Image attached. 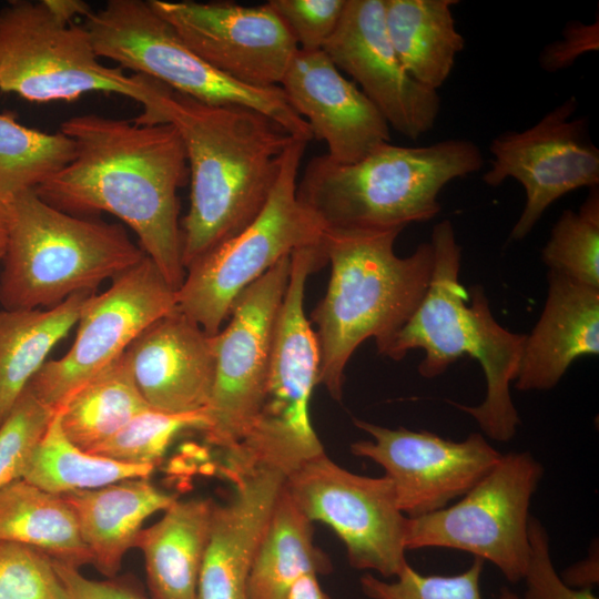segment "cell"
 I'll return each mask as SVG.
<instances>
[{
    "mask_svg": "<svg viewBox=\"0 0 599 599\" xmlns=\"http://www.w3.org/2000/svg\"><path fill=\"white\" fill-rule=\"evenodd\" d=\"M61 132L75 155L38 195L73 215L106 212L122 220L177 291L185 276L177 191L189 166L175 126L85 114L64 121Z\"/></svg>",
    "mask_w": 599,
    "mask_h": 599,
    "instance_id": "1",
    "label": "cell"
},
{
    "mask_svg": "<svg viewBox=\"0 0 599 599\" xmlns=\"http://www.w3.org/2000/svg\"><path fill=\"white\" fill-rule=\"evenodd\" d=\"M156 122L175 126L186 154L191 193L181 227L186 270L260 214L297 138L252 108L209 104L171 89L158 100Z\"/></svg>",
    "mask_w": 599,
    "mask_h": 599,
    "instance_id": "2",
    "label": "cell"
},
{
    "mask_svg": "<svg viewBox=\"0 0 599 599\" xmlns=\"http://www.w3.org/2000/svg\"><path fill=\"white\" fill-rule=\"evenodd\" d=\"M433 271L420 304L377 352L400 361L415 348L425 356L418 365L424 378H435L460 357L475 358L485 373L486 396L477 406L451 405L470 415L490 439L508 441L520 424L510 384L518 375L526 334L512 333L494 317L481 285L469 294L459 282L461 246L450 221L433 227Z\"/></svg>",
    "mask_w": 599,
    "mask_h": 599,
    "instance_id": "3",
    "label": "cell"
},
{
    "mask_svg": "<svg viewBox=\"0 0 599 599\" xmlns=\"http://www.w3.org/2000/svg\"><path fill=\"white\" fill-rule=\"evenodd\" d=\"M483 165L480 149L466 139L420 146L388 142L352 164L333 162L326 154L313 158L296 194L324 231L402 232L435 217L441 190Z\"/></svg>",
    "mask_w": 599,
    "mask_h": 599,
    "instance_id": "4",
    "label": "cell"
},
{
    "mask_svg": "<svg viewBox=\"0 0 599 599\" xmlns=\"http://www.w3.org/2000/svg\"><path fill=\"white\" fill-rule=\"evenodd\" d=\"M400 232L324 231L322 248L331 265L324 297L311 313L319 352V384L341 402L345 369L368 338L380 346L412 317L424 298L433 271V247L422 243L399 257Z\"/></svg>",
    "mask_w": 599,
    "mask_h": 599,
    "instance_id": "5",
    "label": "cell"
},
{
    "mask_svg": "<svg viewBox=\"0 0 599 599\" xmlns=\"http://www.w3.org/2000/svg\"><path fill=\"white\" fill-rule=\"evenodd\" d=\"M7 206L0 277L4 309L50 308L74 294L92 293L145 256L120 225L67 213L35 190L21 193Z\"/></svg>",
    "mask_w": 599,
    "mask_h": 599,
    "instance_id": "6",
    "label": "cell"
},
{
    "mask_svg": "<svg viewBox=\"0 0 599 599\" xmlns=\"http://www.w3.org/2000/svg\"><path fill=\"white\" fill-rule=\"evenodd\" d=\"M91 9L77 0H16L0 9V90L33 102L71 101L94 92L129 97L149 121L166 85L100 62L84 26Z\"/></svg>",
    "mask_w": 599,
    "mask_h": 599,
    "instance_id": "7",
    "label": "cell"
},
{
    "mask_svg": "<svg viewBox=\"0 0 599 599\" xmlns=\"http://www.w3.org/2000/svg\"><path fill=\"white\" fill-rule=\"evenodd\" d=\"M83 26L100 58L204 103L252 108L293 136L313 139L309 125L281 87H250L222 74L185 44L150 1L109 0L103 8L89 11Z\"/></svg>",
    "mask_w": 599,
    "mask_h": 599,
    "instance_id": "8",
    "label": "cell"
},
{
    "mask_svg": "<svg viewBox=\"0 0 599 599\" xmlns=\"http://www.w3.org/2000/svg\"><path fill=\"white\" fill-rule=\"evenodd\" d=\"M326 263L322 240L291 254L287 287L273 334L264 402L248 434L232 453L248 465L267 464L292 473L324 451L312 427L309 400L319 384V352L304 311L308 275Z\"/></svg>",
    "mask_w": 599,
    "mask_h": 599,
    "instance_id": "9",
    "label": "cell"
},
{
    "mask_svg": "<svg viewBox=\"0 0 599 599\" xmlns=\"http://www.w3.org/2000/svg\"><path fill=\"white\" fill-rule=\"evenodd\" d=\"M307 141L295 139L260 214L235 236L206 252L185 270L176 308L213 336L236 297L294 251L321 242L324 229L297 199L298 171Z\"/></svg>",
    "mask_w": 599,
    "mask_h": 599,
    "instance_id": "10",
    "label": "cell"
},
{
    "mask_svg": "<svg viewBox=\"0 0 599 599\" xmlns=\"http://www.w3.org/2000/svg\"><path fill=\"white\" fill-rule=\"evenodd\" d=\"M529 451H510L451 506L408 518L407 550L448 548L490 561L510 582L529 560V506L542 477Z\"/></svg>",
    "mask_w": 599,
    "mask_h": 599,
    "instance_id": "11",
    "label": "cell"
},
{
    "mask_svg": "<svg viewBox=\"0 0 599 599\" xmlns=\"http://www.w3.org/2000/svg\"><path fill=\"white\" fill-rule=\"evenodd\" d=\"M284 489L309 520L334 530L353 568L388 578L397 577L408 564L407 517L388 477L351 473L323 451L295 468Z\"/></svg>",
    "mask_w": 599,
    "mask_h": 599,
    "instance_id": "12",
    "label": "cell"
},
{
    "mask_svg": "<svg viewBox=\"0 0 599 599\" xmlns=\"http://www.w3.org/2000/svg\"><path fill=\"white\" fill-rule=\"evenodd\" d=\"M290 270L291 255L247 286L234 301L227 325L213 335L215 373L203 435L221 451L238 444L261 412Z\"/></svg>",
    "mask_w": 599,
    "mask_h": 599,
    "instance_id": "13",
    "label": "cell"
},
{
    "mask_svg": "<svg viewBox=\"0 0 599 599\" xmlns=\"http://www.w3.org/2000/svg\"><path fill=\"white\" fill-rule=\"evenodd\" d=\"M176 308V290L146 255L91 294L77 323V336L60 358L48 361L29 387L57 410L79 387L120 357L153 322Z\"/></svg>",
    "mask_w": 599,
    "mask_h": 599,
    "instance_id": "14",
    "label": "cell"
},
{
    "mask_svg": "<svg viewBox=\"0 0 599 599\" xmlns=\"http://www.w3.org/2000/svg\"><path fill=\"white\" fill-rule=\"evenodd\" d=\"M578 105L569 97L524 131H506L489 146L491 166L483 180L498 186L515 179L526 202L510 240L525 238L546 210L565 194L599 186V150L589 136L588 120L573 118Z\"/></svg>",
    "mask_w": 599,
    "mask_h": 599,
    "instance_id": "15",
    "label": "cell"
},
{
    "mask_svg": "<svg viewBox=\"0 0 599 599\" xmlns=\"http://www.w3.org/2000/svg\"><path fill=\"white\" fill-rule=\"evenodd\" d=\"M370 435L351 445L372 459L393 483L398 508L408 518L439 510L469 491L501 458L480 433L454 441L428 430L396 429L354 418Z\"/></svg>",
    "mask_w": 599,
    "mask_h": 599,
    "instance_id": "16",
    "label": "cell"
},
{
    "mask_svg": "<svg viewBox=\"0 0 599 599\" xmlns=\"http://www.w3.org/2000/svg\"><path fill=\"white\" fill-rule=\"evenodd\" d=\"M185 44L215 70L250 87H280L298 51L266 2L150 0Z\"/></svg>",
    "mask_w": 599,
    "mask_h": 599,
    "instance_id": "17",
    "label": "cell"
},
{
    "mask_svg": "<svg viewBox=\"0 0 599 599\" xmlns=\"http://www.w3.org/2000/svg\"><path fill=\"white\" fill-rule=\"evenodd\" d=\"M322 50L354 80L390 129L416 141L434 128L440 98L400 63L387 33L384 0H347Z\"/></svg>",
    "mask_w": 599,
    "mask_h": 599,
    "instance_id": "18",
    "label": "cell"
},
{
    "mask_svg": "<svg viewBox=\"0 0 599 599\" xmlns=\"http://www.w3.org/2000/svg\"><path fill=\"white\" fill-rule=\"evenodd\" d=\"M280 87L331 161L352 164L390 142L386 120L323 50H298Z\"/></svg>",
    "mask_w": 599,
    "mask_h": 599,
    "instance_id": "19",
    "label": "cell"
},
{
    "mask_svg": "<svg viewBox=\"0 0 599 599\" xmlns=\"http://www.w3.org/2000/svg\"><path fill=\"white\" fill-rule=\"evenodd\" d=\"M135 384L154 409H206L215 373L213 336L177 308L148 326L124 352Z\"/></svg>",
    "mask_w": 599,
    "mask_h": 599,
    "instance_id": "20",
    "label": "cell"
},
{
    "mask_svg": "<svg viewBox=\"0 0 599 599\" xmlns=\"http://www.w3.org/2000/svg\"><path fill=\"white\" fill-rule=\"evenodd\" d=\"M288 471L260 465L231 481L234 493L213 506L199 599H248V579Z\"/></svg>",
    "mask_w": 599,
    "mask_h": 599,
    "instance_id": "21",
    "label": "cell"
},
{
    "mask_svg": "<svg viewBox=\"0 0 599 599\" xmlns=\"http://www.w3.org/2000/svg\"><path fill=\"white\" fill-rule=\"evenodd\" d=\"M541 315L526 339L516 388L549 390L579 357L599 354V288L548 271Z\"/></svg>",
    "mask_w": 599,
    "mask_h": 599,
    "instance_id": "22",
    "label": "cell"
},
{
    "mask_svg": "<svg viewBox=\"0 0 599 599\" xmlns=\"http://www.w3.org/2000/svg\"><path fill=\"white\" fill-rule=\"evenodd\" d=\"M71 507L92 565L108 578L119 572L146 518L166 510L177 497L150 478H131L108 486L61 495Z\"/></svg>",
    "mask_w": 599,
    "mask_h": 599,
    "instance_id": "23",
    "label": "cell"
},
{
    "mask_svg": "<svg viewBox=\"0 0 599 599\" xmlns=\"http://www.w3.org/2000/svg\"><path fill=\"white\" fill-rule=\"evenodd\" d=\"M213 506L211 498L176 499L158 522L141 529L134 547L144 556L151 599H199Z\"/></svg>",
    "mask_w": 599,
    "mask_h": 599,
    "instance_id": "24",
    "label": "cell"
},
{
    "mask_svg": "<svg viewBox=\"0 0 599 599\" xmlns=\"http://www.w3.org/2000/svg\"><path fill=\"white\" fill-rule=\"evenodd\" d=\"M456 0H384L385 24L408 74L437 91L449 78L465 39L453 14Z\"/></svg>",
    "mask_w": 599,
    "mask_h": 599,
    "instance_id": "25",
    "label": "cell"
},
{
    "mask_svg": "<svg viewBox=\"0 0 599 599\" xmlns=\"http://www.w3.org/2000/svg\"><path fill=\"white\" fill-rule=\"evenodd\" d=\"M91 294H74L50 308L0 311V425L51 349L77 325Z\"/></svg>",
    "mask_w": 599,
    "mask_h": 599,
    "instance_id": "26",
    "label": "cell"
},
{
    "mask_svg": "<svg viewBox=\"0 0 599 599\" xmlns=\"http://www.w3.org/2000/svg\"><path fill=\"white\" fill-rule=\"evenodd\" d=\"M0 541L34 547L53 560L75 568L92 564L75 516L64 498L23 478L0 489Z\"/></svg>",
    "mask_w": 599,
    "mask_h": 599,
    "instance_id": "27",
    "label": "cell"
},
{
    "mask_svg": "<svg viewBox=\"0 0 599 599\" xmlns=\"http://www.w3.org/2000/svg\"><path fill=\"white\" fill-rule=\"evenodd\" d=\"M332 569L328 556L314 544L313 521L283 487L254 558L248 599H285L304 575Z\"/></svg>",
    "mask_w": 599,
    "mask_h": 599,
    "instance_id": "28",
    "label": "cell"
},
{
    "mask_svg": "<svg viewBox=\"0 0 599 599\" xmlns=\"http://www.w3.org/2000/svg\"><path fill=\"white\" fill-rule=\"evenodd\" d=\"M150 408L141 395L125 353L73 392L57 409L68 439L89 451Z\"/></svg>",
    "mask_w": 599,
    "mask_h": 599,
    "instance_id": "29",
    "label": "cell"
},
{
    "mask_svg": "<svg viewBox=\"0 0 599 599\" xmlns=\"http://www.w3.org/2000/svg\"><path fill=\"white\" fill-rule=\"evenodd\" d=\"M155 467L118 461L85 451L64 435L55 412L23 475L54 495L89 490L124 479L150 478Z\"/></svg>",
    "mask_w": 599,
    "mask_h": 599,
    "instance_id": "30",
    "label": "cell"
},
{
    "mask_svg": "<svg viewBox=\"0 0 599 599\" xmlns=\"http://www.w3.org/2000/svg\"><path fill=\"white\" fill-rule=\"evenodd\" d=\"M75 155V144L61 131L45 133L0 113V201L9 204L37 190Z\"/></svg>",
    "mask_w": 599,
    "mask_h": 599,
    "instance_id": "31",
    "label": "cell"
},
{
    "mask_svg": "<svg viewBox=\"0 0 599 599\" xmlns=\"http://www.w3.org/2000/svg\"><path fill=\"white\" fill-rule=\"evenodd\" d=\"M549 271L599 288V187L589 189L578 211L565 210L541 251Z\"/></svg>",
    "mask_w": 599,
    "mask_h": 599,
    "instance_id": "32",
    "label": "cell"
},
{
    "mask_svg": "<svg viewBox=\"0 0 599 599\" xmlns=\"http://www.w3.org/2000/svg\"><path fill=\"white\" fill-rule=\"evenodd\" d=\"M209 426L206 410L184 414L161 412L152 407L135 415L111 438L89 453L118 461L156 467L169 446L182 433Z\"/></svg>",
    "mask_w": 599,
    "mask_h": 599,
    "instance_id": "33",
    "label": "cell"
},
{
    "mask_svg": "<svg viewBox=\"0 0 599 599\" xmlns=\"http://www.w3.org/2000/svg\"><path fill=\"white\" fill-rule=\"evenodd\" d=\"M57 410L28 387L0 425V489L23 478Z\"/></svg>",
    "mask_w": 599,
    "mask_h": 599,
    "instance_id": "34",
    "label": "cell"
},
{
    "mask_svg": "<svg viewBox=\"0 0 599 599\" xmlns=\"http://www.w3.org/2000/svg\"><path fill=\"white\" fill-rule=\"evenodd\" d=\"M485 561L475 558L457 575H422L407 564L396 581L369 573L361 578L363 592L370 599H483L480 579Z\"/></svg>",
    "mask_w": 599,
    "mask_h": 599,
    "instance_id": "35",
    "label": "cell"
},
{
    "mask_svg": "<svg viewBox=\"0 0 599 599\" xmlns=\"http://www.w3.org/2000/svg\"><path fill=\"white\" fill-rule=\"evenodd\" d=\"M0 599H70L45 552L0 541Z\"/></svg>",
    "mask_w": 599,
    "mask_h": 599,
    "instance_id": "36",
    "label": "cell"
},
{
    "mask_svg": "<svg viewBox=\"0 0 599 599\" xmlns=\"http://www.w3.org/2000/svg\"><path fill=\"white\" fill-rule=\"evenodd\" d=\"M347 0H270L298 50H322L336 30Z\"/></svg>",
    "mask_w": 599,
    "mask_h": 599,
    "instance_id": "37",
    "label": "cell"
},
{
    "mask_svg": "<svg viewBox=\"0 0 599 599\" xmlns=\"http://www.w3.org/2000/svg\"><path fill=\"white\" fill-rule=\"evenodd\" d=\"M528 534L530 550L521 599H598L591 589H575L562 581L552 564L548 532L538 519L529 518Z\"/></svg>",
    "mask_w": 599,
    "mask_h": 599,
    "instance_id": "38",
    "label": "cell"
},
{
    "mask_svg": "<svg viewBox=\"0 0 599 599\" xmlns=\"http://www.w3.org/2000/svg\"><path fill=\"white\" fill-rule=\"evenodd\" d=\"M599 49L598 18L592 23L570 21L562 30V39L548 44L539 55L540 67L548 72L570 68L587 52Z\"/></svg>",
    "mask_w": 599,
    "mask_h": 599,
    "instance_id": "39",
    "label": "cell"
},
{
    "mask_svg": "<svg viewBox=\"0 0 599 599\" xmlns=\"http://www.w3.org/2000/svg\"><path fill=\"white\" fill-rule=\"evenodd\" d=\"M53 562L70 599H151L128 579L92 580L85 578L79 568Z\"/></svg>",
    "mask_w": 599,
    "mask_h": 599,
    "instance_id": "40",
    "label": "cell"
},
{
    "mask_svg": "<svg viewBox=\"0 0 599 599\" xmlns=\"http://www.w3.org/2000/svg\"><path fill=\"white\" fill-rule=\"evenodd\" d=\"M562 581L575 589H591L599 581L598 548L589 556L568 567L561 576Z\"/></svg>",
    "mask_w": 599,
    "mask_h": 599,
    "instance_id": "41",
    "label": "cell"
},
{
    "mask_svg": "<svg viewBox=\"0 0 599 599\" xmlns=\"http://www.w3.org/2000/svg\"><path fill=\"white\" fill-rule=\"evenodd\" d=\"M285 599H329V597L322 589L317 575L308 573L292 586Z\"/></svg>",
    "mask_w": 599,
    "mask_h": 599,
    "instance_id": "42",
    "label": "cell"
},
{
    "mask_svg": "<svg viewBox=\"0 0 599 599\" xmlns=\"http://www.w3.org/2000/svg\"><path fill=\"white\" fill-rule=\"evenodd\" d=\"M9 224V211L7 204L0 201V245H6Z\"/></svg>",
    "mask_w": 599,
    "mask_h": 599,
    "instance_id": "43",
    "label": "cell"
},
{
    "mask_svg": "<svg viewBox=\"0 0 599 599\" xmlns=\"http://www.w3.org/2000/svg\"><path fill=\"white\" fill-rule=\"evenodd\" d=\"M497 599H521L517 593L507 587L500 589Z\"/></svg>",
    "mask_w": 599,
    "mask_h": 599,
    "instance_id": "44",
    "label": "cell"
},
{
    "mask_svg": "<svg viewBox=\"0 0 599 599\" xmlns=\"http://www.w3.org/2000/svg\"><path fill=\"white\" fill-rule=\"evenodd\" d=\"M6 245H0V261L3 258Z\"/></svg>",
    "mask_w": 599,
    "mask_h": 599,
    "instance_id": "45",
    "label": "cell"
}]
</instances>
